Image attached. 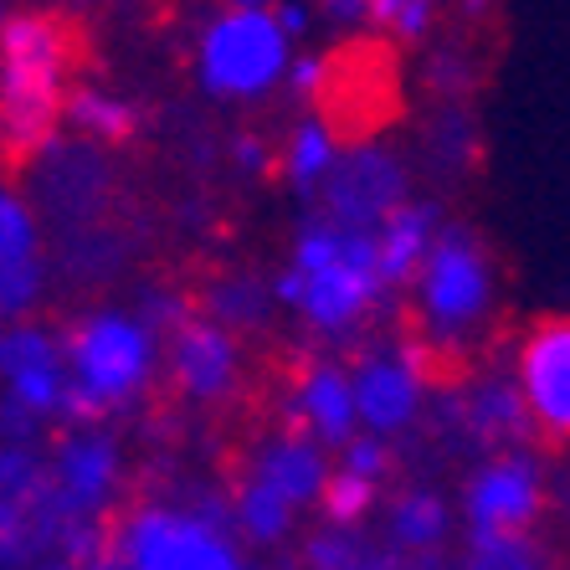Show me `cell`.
<instances>
[{
	"label": "cell",
	"mask_w": 570,
	"mask_h": 570,
	"mask_svg": "<svg viewBox=\"0 0 570 570\" xmlns=\"http://www.w3.org/2000/svg\"><path fill=\"white\" fill-rule=\"evenodd\" d=\"M196 308L212 318V324H222L226 334H247V330H263L278 304H273L267 278H253V273H222V278H212L196 293Z\"/></svg>",
	"instance_id": "obj_20"
},
{
	"label": "cell",
	"mask_w": 570,
	"mask_h": 570,
	"mask_svg": "<svg viewBox=\"0 0 570 570\" xmlns=\"http://www.w3.org/2000/svg\"><path fill=\"white\" fill-rule=\"evenodd\" d=\"M78 37L62 11H11L0 16V155L27 165L62 119L72 88Z\"/></svg>",
	"instance_id": "obj_2"
},
{
	"label": "cell",
	"mask_w": 570,
	"mask_h": 570,
	"mask_svg": "<svg viewBox=\"0 0 570 570\" xmlns=\"http://www.w3.org/2000/svg\"><path fill=\"white\" fill-rule=\"evenodd\" d=\"M273 145H267L263 134H232V165H237L242 175H267L273 170Z\"/></svg>",
	"instance_id": "obj_38"
},
{
	"label": "cell",
	"mask_w": 570,
	"mask_h": 570,
	"mask_svg": "<svg viewBox=\"0 0 570 570\" xmlns=\"http://www.w3.org/2000/svg\"><path fill=\"white\" fill-rule=\"evenodd\" d=\"M426 82H432L448 104H468V94H473V62H468L463 47H442V52H432V62H426Z\"/></svg>",
	"instance_id": "obj_34"
},
{
	"label": "cell",
	"mask_w": 570,
	"mask_h": 570,
	"mask_svg": "<svg viewBox=\"0 0 570 570\" xmlns=\"http://www.w3.org/2000/svg\"><path fill=\"white\" fill-rule=\"evenodd\" d=\"M318 216L330 226H345V232H371L385 216L412 200V170L406 159L391 145H375V139H360L355 149H340L334 170L324 175L318 186Z\"/></svg>",
	"instance_id": "obj_8"
},
{
	"label": "cell",
	"mask_w": 570,
	"mask_h": 570,
	"mask_svg": "<svg viewBox=\"0 0 570 570\" xmlns=\"http://www.w3.org/2000/svg\"><path fill=\"white\" fill-rule=\"evenodd\" d=\"M47 489H52L47 452L41 448H0V493H6L11 504H21L31 514V509L47 499Z\"/></svg>",
	"instance_id": "obj_28"
},
{
	"label": "cell",
	"mask_w": 570,
	"mask_h": 570,
	"mask_svg": "<svg viewBox=\"0 0 570 570\" xmlns=\"http://www.w3.org/2000/svg\"><path fill=\"white\" fill-rule=\"evenodd\" d=\"M31 365H62V340L52 330H37V324L0 330V381H11Z\"/></svg>",
	"instance_id": "obj_30"
},
{
	"label": "cell",
	"mask_w": 570,
	"mask_h": 570,
	"mask_svg": "<svg viewBox=\"0 0 570 570\" xmlns=\"http://www.w3.org/2000/svg\"><path fill=\"white\" fill-rule=\"evenodd\" d=\"M52 499L72 519H104V509L119 499L124 452L108 426H67L47 458Z\"/></svg>",
	"instance_id": "obj_13"
},
{
	"label": "cell",
	"mask_w": 570,
	"mask_h": 570,
	"mask_svg": "<svg viewBox=\"0 0 570 570\" xmlns=\"http://www.w3.org/2000/svg\"><path fill=\"white\" fill-rule=\"evenodd\" d=\"M463 11H473V16H478V11H489V0H463Z\"/></svg>",
	"instance_id": "obj_44"
},
{
	"label": "cell",
	"mask_w": 570,
	"mask_h": 570,
	"mask_svg": "<svg viewBox=\"0 0 570 570\" xmlns=\"http://www.w3.org/2000/svg\"><path fill=\"white\" fill-rule=\"evenodd\" d=\"M556 504V478L534 448L478 458L463 478V540L534 534Z\"/></svg>",
	"instance_id": "obj_7"
},
{
	"label": "cell",
	"mask_w": 570,
	"mask_h": 570,
	"mask_svg": "<svg viewBox=\"0 0 570 570\" xmlns=\"http://www.w3.org/2000/svg\"><path fill=\"white\" fill-rule=\"evenodd\" d=\"M556 499H560V514H566V524H570V463L560 468V478H556Z\"/></svg>",
	"instance_id": "obj_42"
},
{
	"label": "cell",
	"mask_w": 570,
	"mask_h": 570,
	"mask_svg": "<svg viewBox=\"0 0 570 570\" xmlns=\"http://www.w3.org/2000/svg\"><path fill=\"white\" fill-rule=\"evenodd\" d=\"M514 381L534 442L570 448V314L530 318L514 340Z\"/></svg>",
	"instance_id": "obj_10"
},
{
	"label": "cell",
	"mask_w": 570,
	"mask_h": 570,
	"mask_svg": "<svg viewBox=\"0 0 570 570\" xmlns=\"http://www.w3.org/2000/svg\"><path fill=\"white\" fill-rule=\"evenodd\" d=\"M375 504H381V489H375V483H360V478L330 468V483L318 493V514H324L330 530H365V519L375 514Z\"/></svg>",
	"instance_id": "obj_26"
},
{
	"label": "cell",
	"mask_w": 570,
	"mask_h": 570,
	"mask_svg": "<svg viewBox=\"0 0 570 570\" xmlns=\"http://www.w3.org/2000/svg\"><path fill=\"white\" fill-rule=\"evenodd\" d=\"M396 556L381 540H365L360 530H324L304 540V570H391Z\"/></svg>",
	"instance_id": "obj_23"
},
{
	"label": "cell",
	"mask_w": 570,
	"mask_h": 570,
	"mask_svg": "<svg viewBox=\"0 0 570 570\" xmlns=\"http://www.w3.org/2000/svg\"><path fill=\"white\" fill-rule=\"evenodd\" d=\"M442 432L458 442V452H473V458H493V452H514V448H540L514 381L499 371H478L458 385V396L442 406Z\"/></svg>",
	"instance_id": "obj_12"
},
{
	"label": "cell",
	"mask_w": 570,
	"mask_h": 570,
	"mask_svg": "<svg viewBox=\"0 0 570 570\" xmlns=\"http://www.w3.org/2000/svg\"><path fill=\"white\" fill-rule=\"evenodd\" d=\"M426 149H432V165H438V170H448V175L473 170L478 124H473V114H468V104H442L438 124L426 134Z\"/></svg>",
	"instance_id": "obj_25"
},
{
	"label": "cell",
	"mask_w": 570,
	"mask_h": 570,
	"mask_svg": "<svg viewBox=\"0 0 570 570\" xmlns=\"http://www.w3.org/2000/svg\"><path fill=\"white\" fill-rule=\"evenodd\" d=\"M41 257V232H37V212L21 190L0 186V267L6 263H31Z\"/></svg>",
	"instance_id": "obj_29"
},
{
	"label": "cell",
	"mask_w": 570,
	"mask_h": 570,
	"mask_svg": "<svg viewBox=\"0 0 570 570\" xmlns=\"http://www.w3.org/2000/svg\"><path fill=\"white\" fill-rule=\"evenodd\" d=\"M452 534V504L432 483H412L385 504V534L381 544L391 556H432Z\"/></svg>",
	"instance_id": "obj_18"
},
{
	"label": "cell",
	"mask_w": 570,
	"mask_h": 570,
	"mask_svg": "<svg viewBox=\"0 0 570 570\" xmlns=\"http://www.w3.org/2000/svg\"><path fill=\"white\" fill-rule=\"evenodd\" d=\"M31 180V196L57 226L67 232H82V226H98L108 196H114V165H108V149L88 145V139H47L37 155L21 165Z\"/></svg>",
	"instance_id": "obj_11"
},
{
	"label": "cell",
	"mask_w": 570,
	"mask_h": 570,
	"mask_svg": "<svg viewBox=\"0 0 570 570\" xmlns=\"http://www.w3.org/2000/svg\"><path fill=\"white\" fill-rule=\"evenodd\" d=\"M426 375H432V360L416 340H375L355 355V416L371 438H401L412 432L416 416L426 406Z\"/></svg>",
	"instance_id": "obj_9"
},
{
	"label": "cell",
	"mask_w": 570,
	"mask_h": 570,
	"mask_svg": "<svg viewBox=\"0 0 570 570\" xmlns=\"http://www.w3.org/2000/svg\"><path fill=\"white\" fill-rule=\"evenodd\" d=\"M308 6L334 31H365V16H371V0H308Z\"/></svg>",
	"instance_id": "obj_37"
},
{
	"label": "cell",
	"mask_w": 570,
	"mask_h": 570,
	"mask_svg": "<svg viewBox=\"0 0 570 570\" xmlns=\"http://www.w3.org/2000/svg\"><path fill=\"white\" fill-rule=\"evenodd\" d=\"M293 41L283 37L273 6H222L196 37V82L216 104H257L283 88Z\"/></svg>",
	"instance_id": "obj_5"
},
{
	"label": "cell",
	"mask_w": 570,
	"mask_h": 570,
	"mask_svg": "<svg viewBox=\"0 0 570 570\" xmlns=\"http://www.w3.org/2000/svg\"><path fill=\"white\" fill-rule=\"evenodd\" d=\"M27 570H88V566H78V560H62V556H37Z\"/></svg>",
	"instance_id": "obj_41"
},
{
	"label": "cell",
	"mask_w": 570,
	"mask_h": 570,
	"mask_svg": "<svg viewBox=\"0 0 570 570\" xmlns=\"http://www.w3.org/2000/svg\"><path fill=\"white\" fill-rule=\"evenodd\" d=\"M283 432L314 438L318 448H345L360 432L355 416V385H350L345 360L308 355L293 365L288 396H283Z\"/></svg>",
	"instance_id": "obj_14"
},
{
	"label": "cell",
	"mask_w": 570,
	"mask_h": 570,
	"mask_svg": "<svg viewBox=\"0 0 570 570\" xmlns=\"http://www.w3.org/2000/svg\"><path fill=\"white\" fill-rule=\"evenodd\" d=\"M108 566L119 570H247L237 534L180 504H134L108 524Z\"/></svg>",
	"instance_id": "obj_6"
},
{
	"label": "cell",
	"mask_w": 570,
	"mask_h": 570,
	"mask_svg": "<svg viewBox=\"0 0 570 570\" xmlns=\"http://www.w3.org/2000/svg\"><path fill=\"white\" fill-rule=\"evenodd\" d=\"M170 385L175 396L196 401V406H222V401L237 396L242 385V345L237 334H226L222 324L190 314L186 324H175L170 334Z\"/></svg>",
	"instance_id": "obj_15"
},
{
	"label": "cell",
	"mask_w": 570,
	"mask_h": 570,
	"mask_svg": "<svg viewBox=\"0 0 570 570\" xmlns=\"http://www.w3.org/2000/svg\"><path fill=\"white\" fill-rule=\"evenodd\" d=\"M267 288H273V304L293 308L324 340L355 334L385 298L381 267H375V237L308 216L293 232L288 263L267 278Z\"/></svg>",
	"instance_id": "obj_1"
},
{
	"label": "cell",
	"mask_w": 570,
	"mask_h": 570,
	"mask_svg": "<svg viewBox=\"0 0 570 570\" xmlns=\"http://www.w3.org/2000/svg\"><path fill=\"white\" fill-rule=\"evenodd\" d=\"M37 556L41 544H37V530H31V514L0 493V570H27Z\"/></svg>",
	"instance_id": "obj_32"
},
{
	"label": "cell",
	"mask_w": 570,
	"mask_h": 570,
	"mask_svg": "<svg viewBox=\"0 0 570 570\" xmlns=\"http://www.w3.org/2000/svg\"><path fill=\"white\" fill-rule=\"evenodd\" d=\"M62 119L78 129V139H88V145H98V149H119V145H129L134 134L145 129L139 108H134L129 98L98 88V82H78V88H67Z\"/></svg>",
	"instance_id": "obj_19"
},
{
	"label": "cell",
	"mask_w": 570,
	"mask_h": 570,
	"mask_svg": "<svg viewBox=\"0 0 570 570\" xmlns=\"http://www.w3.org/2000/svg\"><path fill=\"white\" fill-rule=\"evenodd\" d=\"M41 426H47L41 416H31L21 401L0 391V448H37Z\"/></svg>",
	"instance_id": "obj_36"
},
{
	"label": "cell",
	"mask_w": 570,
	"mask_h": 570,
	"mask_svg": "<svg viewBox=\"0 0 570 570\" xmlns=\"http://www.w3.org/2000/svg\"><path fill=\"white\" fill-rule=\"evenodd\" d=\"M324 82H330V57H324V52H298L288 62L283 88H288L298 104H318V98H324Z\"/></svg>",
	"instance_id": "obj_35"
},
{
	"label": "cell",
	"mask_w": 570,
	"mask_h": 570,
	"mask_svg": "<svg viewBox=\"0 0 570 570\" xmlns=\"http://www.w3.org/2000/svg\"><path fill=\"white\" fill-rule=\"evenodd\" d=\"M458 570H560L556 550L540 534H493V540H463Z\"/></svg>",
	"instance_id": "obj_24"
},
{
	"label": "cell",
	"mask_w": 570,
	"mask_h": 570,
	"mask_svg": "<svg viewBox=\"0 0 570 570\" xmlns=\"http://www.w3.org/2000/svg\"><path fill=\"white\" fill-rule=\"evenodd\" d=\"M442 222L448 216H442L438 200H406V206H396V212L375 226V267H381L385 293H401L416 283Z\"/></svg>",
	"instance_id": "obj_17"
},
{
	"label": "cell",
	"mask_w": 570,
	"mask_h": 570,
	"mask_svg": "<svg viewBox=\"0 0 570 570\" xmlns=\"http://www.w3.org/2000/svg\"><path fill=\"white\" fill-rule=\"evenodd\" d=\"M391 468H396V452L385 448L381 438H371V432H355V438L340 448V473L360 478V483H375V489H385Z\"/></svg>",
	"instance_id": "obj_33"
},
{
	"label": "cell",
	"mask_w": 570,
	"mask_h": 570,
	"mask_svg": "<svg viewBox=\"0 0 570 570\" xmlns=\"http://www.w3.org/2000/svg\"><path fill=\"white\" fill-rule=\"evenodd\" d=\"M57 340L67 365L57 416L67 426H98L104 416L129 412L159 371V334L134 308H88Z\"/></svg>",
	"instance_id": "obj_3"
},
{
	"label": "cell",
	"mask_w": 570,
	"mask_h": 570,
	"mask_svg": "<svg viewBox=\"0 0 570 570\" xmlns=\"http://www.w3.org/2000/svg\"><path fill=\"white\" fill-rule=\"evenodd\" d=\"M412 288V340L426 350V360L442 365L452 355H468L499 304V267L483 232L468 222H442Z\"/></svg>",
	"instance_id": "obj_4"
},
{
	"label": "cell",
	"mask_w": 570,
	"mask_h": 570,
	"mask_svg": "<svg viewBox=\"0 0 570 570\" xmlns=\"http://www.w3.org/2000/svg\"><path fill=\"white\" fill-rule=\"evenodd\" d=\"M340 149L345 145H340V134L330 129V119H324V114H308V119H298L288 129V139H283L278 170L298 196H318V186H324V175L334 170Z\"/></svg>",
	"instance_id": "obj_21"
},
{
	"label": "cell",
	"mask_w": 570,
	"mask_h": 570,
	"mask_svg": "<svg viewBox=\"0 0 570 570\" xmlns=\"http://www.w3.org/2000/svg\"><path fill=\"white\" fill-rule=\"evenodd\" d=\"M391 570H458L442 550H432V556H396V566Z\"/></svg>",
	"instance_id": "obj_40"
},
{
	"label": "cell",
	"mask_w": 570,
	"mask_h": 570,
	"mask_svg": "<svg viewBox=\"0 0 570 570\" xmlns=\"http://www.w3.org/2000/svg\"><path fill=\"white\" fill-rule=\"evenodd\" d=\"M438 11L442 0H371V16H365V31H381L391 41H426L438 31Z\"/></svg>",
	"instance_id": "obj_27"
},
{
	"label": "cell",
	"mask_w": 570,
	"mask_h": 570,
	"mask_svg": "<svg viewBox=\"0 0 570 570\" xmlns=\"http://www.w3.org/2000/svg\"><path fill=\"white\" fill-rule=\"evenodd\" d=\"M242 473L257 478L263 489H273L283 504L304 509V504H318V493L330 483V458H324V448L314 438H298V432L278 426V432H267L253 448Z\"/></svg>",
	"instance_id": "obj_16"
},
{
	"label": "cell",
	"mask_w": 570,
	"mask_h": 570,
	"mask_svg": "<svg viewBox=\"0 0 570 570\" xmlns=\"http://www.w3.org/2000/svg\"><path fill=\"white\" fill-rule=\"evenodd\" d=\"M222 6H263L267 11V6H278V0H222Z\"/></svg>",
	"instance_id": "obj_43"
},
{
	"label": "cell",
	"mask_w": 570,
	"mask_h": 570,
	"mask_svg": "<svg viewBox=\"0 0 570 570\" xmlns=\"http://www.w3.org/2000/svg\"><path fill=\"white\" fill-rule=\"evenodd\" d=\"M57 6H67V0H52V6H47V11H57Z\"/></svg>",
	"instance_id": "obj_45"
},
{
	"label": "cell",
	"mask_w": 570,
	"mask_h": 570,
	"mask_svg": "<svg viewBox=\"0 0 570 570\" xmlns=\"http://www.w3.org/2000/svg\"><path fill=\"white\" fill-rule=\"evenodd\" d=\"M108 570H119V566H108Z\"/></svg>",
	"instance_id": "obj_47"
},
{
	"label": "cell",
	"mask_w": 570,
	"mask_h": 570,
	"mask_svg": "<svg viewBox=\"0 0 570 570\" xmlns=\"http://www.w3.org/2000/svg\"><path fill=\"white\" fill-rule=\"evenodd\" d=\"M226 504H232V530L247 544H283L293 534V519H298V509L283 504L278 493L263 489L247 473H237V489H232Z\"/></svg>",
	"instance_id": "obj_22"
},
{
	"label": "cell",
	"mask_w": 570,
	"mask_h": 570,
	"mask_svg": "<svg viewBox=\"0 0 570 570\" xmlns=\"http://www.w3.org/2000/svg\"><path fill=\"white\" fill-rule=\"evenodd\" d=\"M47 293V263H6L0 267V324H21Z\"/></svg>",
	"instance_id": "obj_31"
},
{
	"label": "cell",
	"mask_w": 570,
	"mask_h": 570,
	"mask_svg": "<svg viewBox=\"0 0 570 570\" xmlns=\"http://www.w3.org/2000/svg\"><path fill=\"white\" fill-rule=\"evenodd\" d=\"M273 16H278V27L288 41H304L308 31H314V6H308V0H278Z\"/></svg>",
	"instance_id": "obj_39"
},
{
	"label": "cell",
	"mask_w": 570,
	"mask_h": 570,
	"mask_svg": "<svg viewBox=\"0 0 570 570\" xmlns=\"http://www.w3.org/2000/svg\"><path fill=\"white\" fill-rule=\"evenodd\" d=\"M0 165H6V155H0Z\"/></svg>",
	"instance_id": "obj_46"
}]
</instances>
